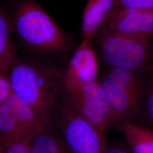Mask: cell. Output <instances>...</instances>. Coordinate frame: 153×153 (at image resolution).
<instances>
[{"label":"cell","mask_w":153,"mask_h":153,"mask_svg":"<svg viewBox=\"0 0 153 153\" xmlns=\"http://www.w3.org/2000/svg\"><path fill=\"white\" fill-rule=\"evenodd\" d=\"M124 136L131 153H153V131L134 122L119 121L116 126Z\"/></svg>","instance_id":"cell-11"},{"label":"cell","mask_w":153,"mask_h":153,"mask_svg":"<svg viewBox=\"0 0 153 153\" xmlns=\"http://www.w3.org/2000/svg\"><path fill=\"white\" fill-rule=\"evenodd\" d=\"M13 94V91L9 73L0 71V106Z\"/></svg>","instance_id":"cell-15"},{"label":"cell","mask_w":153,"mask_h":153,"mask_svg":"<svg viewBox=\"0 0 153 153\" xmlns=\"http://www.w3.org/2000/svg\"><path fill=\"white\" fill-rule=\"evenodd\" d=\"M62 96L52 124L72 153H105L107 146L105 132L83 117Z\"/></svg>","instance_id":"cell-5"},{"label":"cell","mask_w":153,"mask_h":153,"mask_svg":"<svg viewBox=\"0 0 153 153\" xmlns=\"http://www.w3.org/2000/svg\"><path fill=\"white\" fill-rule=\"evenodd\" d=\"M30 153H73L53 124L42 128L29 142Z\"/></svg>","instance_id":"cell-12"},{"label":"cell","mask_w":153,"mask_h":153,"mask_svg":"<svg viewBox=\"0 0 153 153\" xmlns=\"http://www.w3.org/2000/svg\"><path fill=\"white\" fill-rule=\"evenodd\" d=\"M42 128L33 109L14 93L0 106V145L30 142Z\"/></svg>","instance_id":"cell-7"},{"label":"cell","mask_w":153,"mask_h":153,"mask_svg":"<svg viewBox=\"0 0 153 153\" xmlns=\"http://www.w3.org/2000/svg\"><path fill=\"white\" fill-rule=\"evenodd\" d=\"M104 26L111 31L129 36L152 38L153 10H114Z\"/></svg>","instance_id":"cell-9"},{"label":"cell","mask_w":153,"mask_h":153,"mask_svg":"<svg viewBox=\"0 0 153 153\" xmlns=\"http://www.w3.org/2000/svg\"><path fill=\"white\" fill-rule=\"evenodd\" d=\"M13 23L0 7V71L9 73L12 61L16 56V48L12 40Z\"/></svg>","instance_id":"cell-13"},{"label":"cell","mask_w":153,"mask_h":153,"mask_svg":"<svg viewBox=\"0 0 153 153\" xmlns=\"http://www.w3.org/2000/svg\"><path fill=\"white\" fill-rule=\"evenodd\" d=\"M142 74L129 69L109 68L98 79L119 121H133L137 114L143 93L146 90V82L143 81Z\"/></svg>","instance_id":"cell-4"},{"label":"cell","mask_w":153,"mask_h":153,"mask_svg":"<svg viewBox=\"0 0 153 153\" xmlns=\"http://www.w3.org/2000/svg\"><path fill=\"white\" fill-rule=\"evenodd\" d=\"M98 59L93 40H82L74 51L64 74V86L94 82L99 79Z\"/></svg>","instance_id":"cell-8"},{"label":"cell","mask_w":153,"mask_h":153,"mask_svg":"<svg viewBox=\"0 0 153 153\" xmlns=\"http://www.w3.org/2000/svg\"><path fill=\"white\" fill-rule=\"evenodd\" d=\"M63 95L83 117L102 131L105 132L119 121L98 79L81 85L63 86Z\"/></svg>","instance_id":"cell-6"},{"label":"cell","mask_w":153,"mask_h":153,"mask_svg":"<svg viewBox=\"0 0 153 153\" xmlns=\"http://www.w3.org/2000/svg\"><path fill=\"white\" fill-rule=\"evenodd\" d=\"M99 55L109 68L148 71L152 38L136 37L116 33L103 26L95 37Z\"/></svg>","instance_id":"cell-3"},{"label":"cell","mask_w":153,"mask_h":153,"mask_svg":"<svg viewBox=\"0 0 153 153\" xmlns=\"http://www.w3.org/2000/svg\"><path fill=\"white\" fill-rule=\"evenodd\" d=\"M2 146L0 145V153H1V151H2Z\"/></svg>","instance_id":"cell-20"},{"label":"cell","mask_w":153,"mask_h":153,"mask_svg":"<svg viewBox=\"0 0 153 153\" xmlns=\"http://www.w3.org/2000/svg\"><path fill=\"white\" fill-rule=\"evenodd\" d=\"M13 26L22 43L43 57H61L71 49V41L65 33L33 0H26L18 6Z\"/></svg>","instance_id":"cell-2"},{"label":"cell","mask_w":153,"mask_h":153,"mask_svg":"<svg viewBox=\"0 0 153 153\" xmlns=\"http://www.w3.org/2000/svg\"><path fill=\"white\" fill-rule=\"evenodd\" d=\"M64 71L55 62L16 55L10 64L13 93L33 109L42 128L53 123L63 93Z\"/></svg>","instance_id":"cell-1"},{"label":"cell","mask_w":153,"mask_h":153,"mask_svg":"<svg viewBox=\"0 0 153 153\" xmlns=\"http://www.w3.org/2000/svg\"><path fill=\"white\" fill-rule=\"evenodd\" d=\"M148 71L153 72V36L151 39L149 53V62Z\"/></svg>","instance_id":"cell-19"},{"label":"cell","mask_w":153,"mask_h":153,"mask_svg":"<svg viewBox=\"0 0 153 153\" xmlns=\"http://www.w3.org/2000/svg\"><path fill=\"white\" fill-rule=\"evenodd\" d=\"M1 153H30L29 142H19L2 147Z\"/></svg>","instance_id":"cell-17"},{"label":"cell","mask_w":153,"mask_h":153,"mask_svg":"<svg viewBox=\"0 0 153 153\" xmlns=\"http://www.w3.org/2000/svg\"><path fill=\"white\" fill-rule=\"evenodd\" d=\"M149 72L150 76L146 81V100L148 113L153 123V72Z\"/></svg>","instance_id":"cell-16"},{"label":"cell","mask_w":153,"mask_h":153,"mask_svg":"<svg viewBox=\"0 0 153 153\" xmlns=\"http://www.w3.org/2000/svg\"><path fill=\"white\" fill-rule=\"evenodd\" d=\"M105 153H131L130 150L119 144L109 145L107 144Z\"/></svg>","instance_id":"cell-18"},{"label":"cell","mask_w":153,"mask_h":153,"mask_svg":"<svg viewBox=\"0 0 153 153\" xmlns=\"http://www.w3.org/2000/svg\"><path fill=\"white\" fill-rule=\"evenodd\" d=\"M114 10H153V0H116Z\"/></svg>","instance_id":"cell-14"},{"label":"cell","mask_w":153,"mask_h":153,"mask_svg":"<svg viewBox=\"0 0 153 153\" xmlns=\"http://www.w3.org/2000/svg\"><path fill=\"white\" fill-rule=\"evenodd\" d=\"M116 0H88L82 21V40H93L115 8Z\"/></svg>","instance_id":"cell-10"}]
</instances>
